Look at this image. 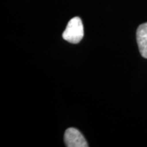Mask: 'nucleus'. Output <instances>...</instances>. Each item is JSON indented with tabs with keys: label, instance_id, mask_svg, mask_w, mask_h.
I'll return each instance as SVG.
<instances>
[{
	"label": "nucleus",
	"instance_id": "f03ea898",
	"mask_svg": "<svg viewBox=\"0 0 147 147\" xmlns=\"http://www.w3.org/2000/svg\"><path fill=\"white\" fill-rule=\"evenodd\" d=\"M64 141L67 147H87L88 145L82 134L76 128H68L65 132Z\"/></svg>",
	"mask_w": 147,
	"mask_h": 147
},
{
	"label": "nucleus",
	"instance_id": "f257e3e1",
	"mask_svg": "<svg viewBox=\"0 0 147 147\" xmlns=\"http://www.w3.org/2000/svg\"><path fill=\"white\" fill-rule=\"evenodd\" d=\"M62 36L64 40L72 44H77L81 41L84 36V27L81 19L77 16L71 18Z\"/></svg>",
	"mask_w": 147,
	"mask_h": 147
},
{
	"label": "nucleus",
	"instance_id": "7ed1b4c3",
	"mask_svg": "<svg viewBox=\"0 0 147 147\" xmlns=\"http://www.w3.org/2000/svg\"><path fill=\"white\" fill-rule=\"evenodd\" d=\"M136 39L140 53L143 57L147 59V23L138 27L136 32Z\"/></svg>",
	"mask_w": 147,
	"mask_h": 147
}]
</instances>
